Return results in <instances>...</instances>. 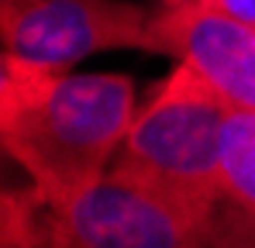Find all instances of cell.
<instances>
[{"mask_svg": "<svg viewBox=\"0 0 255 248\" xmlns=\"http://www.w3.org/2000/svg\"><path fill=\"white\" fill-rule=\"evenodd\" d=\"M138 114L121 73H42L0 55V141L45 204L100 179Z\"/></svg>", "mask_w": 255, "mask_h": 248, "instance_id": "6da1fadb", "label": "cell"}, {"mask_svg": "<svg viewBox=\"0 0 255 248\" xmlns=\"http://www.w3.org/2000/svg\"><path fill=\"white\" fill-rule=\"evenodd\" d=\"M221 207L190 200L111 165L80 193L48 204V248H207Z\"/></svg>", "mask_w": 255, "mask_h": 248, "instance_id": "7a4b0ae2", "label": "cell"}, {"mask_svg": "<svg viewBox=\"0 0 255 248\" xmlns=\"http://www.w3.org/2000/svg\"><path fill=\"white\" fill-rule=\"evenodd\" d=\"M228 114L231 107L207 83L176 66L152 100L138 107L114 165L190 200L221 207V138Z\"/></svg>", "mask_w": 255, "mask_h": 248, "instance_id": "3957f363", "label": "cell"}, {"mask_svg": "<svg viewBox=\"0 0 255 248\" xmlns=\"http://www.w3.org/2000/svg\"><path fill=\"white\" fill-rule=\"evenodd\" d=\"M152 24L155 7L134 0H0V55L69 73L97 52H152Z\"/></svg>", "mask_w": 255, "mask_h": 248, "instance_id": "277c9868", "label": "cell"}, {"mask_svg": "<svg viewBox=\"0 0 255 248\" xmlns=\"http://www.w3.org/2000/svg\"><path fill=\"white\" fill-rule=\"evenodd\" d=\"M152 52L172 55L231 111H255V28L200 3H159Z\"/></svg>", "mask_w": 255, "mask_h": 248, "instance_id": "5b68a950", "label": "cell"}, {"mask_svg": "<svg viewBox=\"0 0 255 248\" xmlns=\"http://www.w3.org/2000/svg\"><path fill=\"white\" fill-rule=\"evenodd\" d=\"M221 197L255 217V111H231L221 138Z\"/></svg>", "mask_w": 255, "mask_h": 248, "instance_id": "8992f818", "label": "cell"}, {"mask_svg": "<svg viewBox=\"0 0 255 248\" xmlns=\"http://www.w3.org/2000/svg\"><path fill=\"white\" fill-rule=\"evenodd\" d=\"M207 248H255V217L228 204V210H217Z\"/></svg>", "mask_w": 255, "mask_h": 248, "instance_id": "52a82bcc", "label": "cell"}, {"mask_svg": "<svg viewBox=\"0 0 255 248\" xmlns=\"http://www.w3.org/2000/svg\"><path fill=\"white\" fill-rule=\"evenodd\" d=\"M169 3H200V7H211V10H221L235 21H245L255 28V0H169Z\"/></svg>", "mask_w": 255, "mask_h": 248, "instance_id": "ba28073f", "label": "cell"}, {"mask_svg": "<svg viewBox=\"0 0 255 248\" xmlns=\"http://www.w3.org/2000/svg\"><path fill=\"white\" fill-rule=\"evenodd\" d=\"M35 248H48V245H35Z\"/></svg>", "mask_w": 255, "mask_h": 248, "instance_id": "9c48e42d", "label": "cell"}, {"mask_svg": "<svg viewBox=\"0 0 255 248\" xmlns=\"http://www.w3.org/2000/svg\"><path fill=\"white\" fill-rule=\"evenodd\" d=\"M159 3H169V0H159Z\"/></svg>", "mask_w": 255, "mask_h": 248, "instance_id": "30bf717a", "label": "cell"}]
</instances>
